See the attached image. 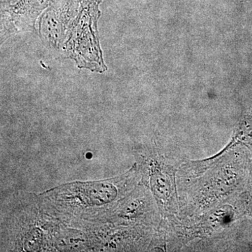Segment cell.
<instances>
[{
    "label": "cell",
    "instance_id": "1",
    "mask_svg": "<svg viewBox=\"0 0 252 252\" xmlns=\"http://www.w3.org/2000/svg\"><path fill=\"white\" fill-rule=\"evenodd\" d=\"M53 0H17L1 8V41L21 31L31 30L36 18L51 5Z\"/></svg>",
    "mask_w": 252,
    "mask_h": 252
},
{
    "label": "cell",
    "instance_id": "2",
    "mask_svg": "<svg viewBox=\"0 0 252 252\" xmlns=\"http://www.w3.org/2000/svg\"><path fill=\"white\" fill-rule=\"evenodd\" d=\"M17 1V0H1V8L7 6V5L12 4V2Z\"/></svg>",
    "mask_w": 252,
    "mask_h": 252
},
{
    "label": "cell",
    "instance_id": "3",
    "mask_svg": "<svg viewBox=\"0 0 252 252\" xmlns=\"http://www.w3.org/2000/svg\"><path fill=\"white\" fill-rule=\"evenodd\" d=\"M98 1H100V2H101V1H102V0H98Z\"/></svg>",
    "mask_w": 252,
    "mask_h": 252
}]
</instances>
